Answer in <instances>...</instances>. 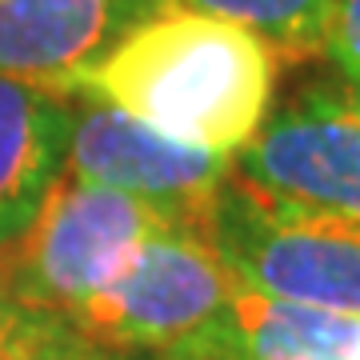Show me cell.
<instances>
[{"label": "cell", "instance_id": "obj_1", "mask_svg": "<svg viewBox=\"0 0 360 360\" xmlns=\"http://www.w3.org/2000/svg\"><path fill=\"white\" fill-rule=\"evenodd\" d=\"M276 52L248 28L160 4L77 80L92 96L165 132L168 141L236 156L272 112Z\"/></svg>", "mask_w": 360, "mask_h": 360}, {"label": "cell", "instance_id": "obj_2", "mask_svg": "<svg viewBox=\"0 0 360 360\" xmlns=\"http://www.w3.org/2000/svg\"><path fill=\"white\" fill-rule=\"evenodd\" d=\"M205 232L236 284L292 304L360 316V224L312 212L232 172Z\"/></svg>", "mask_w": 360, "mask_h": 360}, {"label": "cell", "instance_id": "obj_3", "mask_svg": "<svg viewBox=\"0 0 360 360\" xmlns=\"http://www.w3.org/2000/svg\"><path fill=\"white\" fill-rule=\"evenodd\" d=\"M236 276L212 248L208 232L188 220H168L148 232L116 272L65 316L68 333L116 348L172 352L193 340L224 304Z\"/></svg>", "mask_w": 360, "mask_h": 360}, {"label": "cell", "instance_id": "obj_4", "mask_svg": "<svg viewBox=\"0 0 360 360\" xmlns=\"http://www.w3.org/2000/svg\"><path fill=\"white\" fill-rule=\"evenodd\" d=\"M168 220V212L141 196L60 172L28 229L0 248V257L16 292L65 321L148 232Z\"/></svg>", "mask_w": 360, "mask_h": 360}, {"label": "cell", "instance_id": "obj_5", "mask_svg": "<svg viewBox=\"0 0 360 360\" xmlns=\"http://www.w3.org/2000/svg\"><path fill=\"white\" fill-rule=\"evenodd\" d=\"M232 172L312 212L360 224V108L345 89H309L269 112Z\"/></svg>", "mask_w": 360, "mask_h": 360}, {"label": "cell", "instance_id": "obj_6", "mask_svg": "<svg viewBox=\"0 0 360 360\" xmlns=\"http://www.w3.org/2000/svg\"><path fill=\"white\" fill-rule=\"evenodd\" d=\"M60 172L141 196L172 220L205 229L212 200L232 176V156L176 144L136 116L89 96L80 108H72Z\"/></svg>", "mask_w": 360, "mask_h": 360}, {"label": "cell", "instance_id": "obj_7", "mask_svg": "<svg viewBox=\"0 0 360 360\" xmlns=\"http://www.w3.org/2000/svg\"><path fill=\"white\" fill-rule=\"evenodd\" d=\"M168 0H0V72L77 92L84 68Z\"/></svg>", "mask_w": 360, "mask_h": 360}, {"label": "cell", "instance_id": "obj_8", "mask_svg": "<svg viewBox=\"0 0 360 360\" xmlns=\"http://www.w3.org/2000/svg\"><path fill=\"white\" fill-rule=\"evenodd\" d=\"M72 104L65 92L0 72V248L13 245L65 168Z\"/></svg>", "mask_w": 360, "mask_h": 360}, {"label": "cell", "instance_id": "obj_9", "mask_svg": "<svg viewBox=\"0 0 360 360\" xmlns=\"http://www.w3.org/2000/svg\"><path fill=\"white\" fill-rule=\"evenodd\" d=\"M180 4L257 32L276 56L324 52V32L333 16V0H180Z\"/></svg>", "mask_w": 360, "mask_h": 360}, {"label": "cell", "instance_id": "obj_10", "mask_svg": "<svg viewBox=\"0 0 360 360\" xmlns=\"http://www.w3.org/2000/svg\"><path fill=\"white\" fill-rule=\"evenodd\" d=\"M65 336L68 324L16 292L0 257V360H44Z\"/></svg>", "mask_w": 360, "mask_h": 360}, {"label": "cell", "instance_id": "obj_11", "mask_svg": "<svg viewBox=\"0 0 360 360\" xmlns=\"http://www.w3.org/2000/svg\"><path fill=\"white\" fill-rule=\"evenodd\" d=\"M324 56H333L340 77H360V0H333Z\"/></svg>", "mask_w": 360, "mask_h": 360}, {"label": "cell", "instance_id": "obj_12", "mask_svg": "<svg viewBox=\"0 0 360 360\" xmlns=\"http://www.w3.org/2000/svg\"><path fill=\"white\" fill-rule=\"evenodd\" d=\"M44 360H116L108 348H101V345H89V340H80V336H72L68 333L60 345L52 348Z\"/></svg>", "mask_w": 360, "mask_h": 360}, {"label": "cell", "instance_id": "obj_13", "mask_svg": "<svg viewBox=\"0 0 360 360\" xmlns=\"http://www.w3.org/2000/svg\"><path fill=\"white\" fill-rule=\"evenodd\" d=\"M340 89H345V96H348V101H352V104L360 108V77H348L345 84H340Z\"/></svg>", "mask_w": 360, "mask_h": 360}, {"label": "cell", "instance_id": "obj_14", "mask_svg": "<svg viewBox=\"0 0 360 360\" xmlns=\"http://www.w3.org/2000/svg\"><path fill=\"white\" fill-rule=\"evenodd\" d=\"M352 360H360V340H356V352H352Z\"/></svg>", "mask_w": 360, "mask_h": 360}]
</instances>
